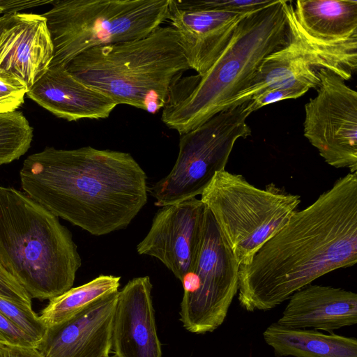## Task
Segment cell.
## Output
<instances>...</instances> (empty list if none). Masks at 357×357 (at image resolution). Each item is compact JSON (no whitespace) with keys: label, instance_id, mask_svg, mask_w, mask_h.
<instances>
[{"label":"cell","instance_id":"obj_1","mask_svg":"<svg viewBox=\"0 0 357 357\" xmlns=\"http://www.w3.org/2000/svg\"><path fill=\"white\" fill-rule=\"evenodd\" d=\"M356 262L357 174L349 173L296 211L239 265V304L251 312L273 309L316 279Z\"/></svg>","mask_w":357,"mask_h":357},{"label":"cell","instance_id":"obj_2","mask_svg":"<svg viewBox=\"0 0 357 357\" xmlns=\"http://www.w3.org/2000/svg\"><path fill=\"white\" fill-rule=\"evenodd\" d=\"M30 198L94 236L126 228L148 200L147 176L128 153L46 147L20 172Z\"/></svg>","mask_w":357,"mask_h":357},{"label":"cell","instance_id":"obj_3","mask_svg":"<svg viewBox=\"0 0 357 357\" xmlns=\"http://www.w3.org/2000/svg\"><path fill=\"white\" fill-rule=\"evenodd\" d=\"M287 40L283 0L248 13L203 75L181 76L174 83L162 109V121L181 135L227 109L249 86L264 59Z\"/></svg>","mask_w":357,"mask_h":357},{"label":"cell","instance_id":"obj_4","mask_svg":"<svg viewBox=\"0 0 357 357\" xmlns=\"http://www.w3.org/2000/svg\"><path fill=\"white\" fill-rule=\"evenodd\" d=\"M65 68L116 105L153 114L163 108L172 86L190 69L178 33L171 26H160L139 39L90 49Z\"/></svg>","mask_w":357,"mask_h":357},{"label":"cell","instance_id":"obj_5","mask_svg":"<svg viewBox=\"0 0 357 357\" xmlns=\"http://www.w3.org/2000/svg\"><path fill=\"white\" fill-rule=\"evenodd\" d=\"M0 265L31 298L51 300L73 287L82 260L57 216L25 193L0 186Z\"/></svg>","mask_w":357,"mask_h":357},{"label":"cell","instance_id":"obj_6","mask_svg":"<svg viewBox=\"0 0 357 357\" xmlns=\"http://www.w3.org/2000/svg\"><path fill=\"white\" fill-rule=\"evenodd\" d=\"M41 14L53 47L50 67L90 49L139 39L167 21L169 0H53Z\"/></svg>","mask_w":357,"mask_h":357},{"label":"cell","instance_id":"obj_7","mask_svg":"<svg viewBox=\"0 0 357 357\" xmlns=\"http://www.w3.org/2000/svg\"><path fill=\"white\" fill-rule=\"evenodd\" d=\"M239 265L289 221L297 211L300 196L271 183L265 189L225 169L215 173L201 195Z\"/></svg>","mask_w":357,"mask_h":357},{"label":"cell","instance_id":"obj_8","mask_svg":"<svg viewBox=\"0 0 357 357\" xmlns=\"http://www.w3.org/2000/svg\"><path fill=\"white\" fill-rule=\"evenodd\" d=\"M249 100L221 111L180 135L179 151L170 172L149 192L162 207L201 195L215 173L224 170L235 142L251 135L246 119Z\"/></svg>","mask_w":357,"mask_h":357},{"label":"cell","instance_id":"obj_9","mask_svg":"<svg viewBox=\"0 0 357 357\" xmlns=\"http://www.w3.org/2000/svg\"><path fill=\"white\" fill-rule=\"evenodd\" d=\"M283 6L288 28L287 43L264 59L249 86L231 100L227 108L277 87L317 88V72L321 68L330 70L344 80L356 72L357 36L335 42L316 39L298 22L291 1L283 0Z\"/></svg>","mask_w":357,"mask_h":357},{"label":"cell","instance_id":"obj_10","mask_svg":"<svg viewBox=\"0 0 357 357\" xmlns=\"http://www.w3.org/2000/svg\"><path fill=\"white\" fill-rule=\"evenodd\" d=\"M238 262L206 208L195 263L181 280L183 296L179 314L185 330L204 334L223 324L238 292Z\"/></svg>","mask_w":357,"mask_h":357},{"label":"cell","instance_id":"obj_11","mask_svg":"<svg viewBox=\"0 0 357 357\" xmlns=\"http://www.w3.org/2000/svg\"><path fill=\"white\" fill-rule=\"evenodd\" d=\"M317 94L305 105L304 136L331 166L357 171V93L321 68Z\"/></svg>","mask_w":357,"mask_h":357},{"label":"cell","instance_id":"obj_12","mask_svg":"<svg viewBox=\"0 0 357 357\" xmlns=\"http://www.w3.org/2000/svg\"><path fill=\"white\" fill-rule=\"evenodd\" d=\"M206 207L193 197L162 206L137 245L139 255L160 260L179 280L194 266L202 242Z\"/></svg>","mask_w":357,"mask_h":357},{"label":"cell","instance_id":"obj_13","mask_svg":"<svg viewBox=\"0 0 357 357\" xmlns=\"http://www.w3.org/2000/svg\"><path fill=\"white\" fill-rule=\"evenodd\" d=\"M248 13L211 9L200 1L169 0L167 21L178 33L190 69L203 75Z\"/></svg>","mask_w":357,"mask_h":357},{"label":"cell","instance_id":"obj_14","mask_svg":"<svg viewBox=\"0 0 357 357\" xmlns=\"http://www.w3.org/2000/svg\"><path fill=\"white\" fill-rule=\"evenodd\" d=\"M149 276L130 280L118 292L112 329L114 357H162Z\"/></svg>","mask_w":357,"mask_h":357},{"label":"cell","instance_id":"obj_15","mask_svg":"<svg viewBox=\"0 0 357 357\" xmlns=\"http://www.w3.org/2000/svg\"><path fill=\"white\" fill-rule=\"evenodd\" d=\"M53 54L47 20L41 15L13 14L0 33V73L28 91L48 70Z\"/></svg>","mask_w":357,"mask_h":357},{"label":"cell","instance_id":"obj_16","mask_svg":"<svg viewBox=\"0 0 357 357\" xmlns=\"http://www.w3.org/2000/svg\"><path fill=\"white\" fill-rule=\"evenodd\" d=\"M118 291L96 301L66 321L48 328L38 346L43 357H109Z\"/></svg>","mask_w":357,"mask_h":357},{"label":"cell","instance_id":"obj_17","mask_svg":"<svg viewBox=\"0 0 357 357\" xmlns=\"http://www.w3.org/2000/svg\"><path fill=\"white\" fill-rule=\"evenodd\" d=\"M26 96L56 116L68 121L106 119L117 105L77 79L65 67H50Z\"/></svg>","mask_w":357,"mask_h":357},{"label":"cell","instance_id":"obj_18","mask_svg":"<svg viewBox=\"0 0 357 357\" xmlns=\"http://www.w3.org/2000/svg\"><path fill=\"white\" fill-rule=\"evenodd\" d=\"M288 300L277 322L280 325L333 333L357 324V294L353 291L310 284Z\"/></svg>","mask_w":357,"mask_h":357},{"label":"cell","instance_id":"obj_19","mask_svg":"<svg viewBox=\"0 0 357 357\" xmlns=\"http://www.w3.org/2000/svg\"><path fill=\"white\" fill-rule=\"evenodd\" d=\"M277 357H357V339L314 329L286 327L276 323L263 333Z\"/></svg>","mask_w":357,"mask_h":357},{"label":"cell","instance_id":"obj_20","mask_svg":"<svg viewBox=\"0 0 357 357\" xmlns=\"http://www.w3.org/2000/svg\"><path fill=\"white\" fill-rule=\"evenodd\" d=\"M295 17L313 38L327 42L357 36L356 0H298Z\"/></svg>","mask_w":357,"mask_h":357},{"label":"cell","instance_id":"obj_21","mask_svg":"<svg viewBox=\"0 0 357 357\" xmlns=\"http://www.w3.org/2000/svg\"><path fill=\"white\" fill-rule=\"evenodd\" d=\"M121 277L100 275L90 282L72 287L51 300L40 317L48 328L70 319L88 306L119 291Z\"/></svg>","mask_w":357,"mask_h":357},{"label":"cell","instance_id":"obj_22","mask_svg":"<svg viewBox=\"0 0 357 357\" xmlns=\"http://www.w3.org/2000/svg\"><path fill=\"white\" fill-rule=\"evenodd\" d=\"M33 131L21 112L0 114V165L19 159L28 151Z\"/></svg>","mask_w":357,"mask_h":357},{"label":"cell","instance_id":"obj_23","mask_svg":"<svg viewBox=\"0 0 357 357\" xmlns=\"http://www.w3.org/2000/svg\"><path fill=\"white\" fill-rule=\"evenodd\" d=\"M0 313L29 336L37 347L45 338L48 328L31 307L0 297Z\"/></svg>","mask_w":357,"mask_h":357},{"label":"cell","instance_id":"obj_24","mask_svg":"<svg viewBox=\"0 0 357 357\" xmlns=\"http://www.w3.org/2000/svg\"><path fill=\"white\" fill-rule=\"evenodd\" d=\"M27 92V88L20 82L0 73V114L17 111Z\"/></svg>","mask_w":357,"mask_h":357},{"label":"cell","instance_id":"obj_25","mask_svg":"<svg viewBox=\"0 0 357 357\" xmlns=\"http://www.w3.org/2000/svg\"><path fill=\"white\" fill-rule=\"evenodd\" d=\"M306 86H289L277 87L263 91L249 100L248 109L252 113L268 105L287 99L297 98L308 90Z\"/></svg>","mask_w":357,"mask_h":357},{"label":"cell","instance_id":"obj_26","mask_svg":"<svg viewBox=\"0 0 357 357\" xmlns=\"http://www.w3.org/2000/svg\"><path fill=\"white\" fill-rule=\"evenodd\" d=\"M0 297L31 307V298L24 289L0 265Z\"/></svg>","mask_w":357,"mask_h":357},{"label":"cell","instance_id":"obj_27","mask_svg":"<svg viewBox=\"0 0 357 357\" xmlns=\"http://www.w3.org/2000/svg\"><path fill=\"white\" fill-rule=\"evenodd\" d=\"M0 340L3 343L36 347L33 340L0 313Z\"/></svg>","mask_w":357,"mask_h":357},{"label":"cell","instance_id":"obj_28","mask_svg":"<svg viewBox=\"0 0 357 357\" xmlns=\"http://www.w3.org/2000/svg\"><path fill=\"white\" fill-rule=\"evenodd\" d=\"M53 0H0V14H15L29 8L51 3Z\"/></svg>","mask_w":357,"mask_h":357},{"label":"cell","instance_id":"obj_29","mask_svg":"<svg viewBox=\"0 0 357 357\" xmlns=\"http://www.w3.org/2000/svg\"><path fill=\"white\" fill-rule=\"evenodd\" d=\"M0 357H43L36 347L0 343Z\"/></svg>","mask_w":357,"mask_h":357},{"label":"cell","instance_id":"obj_30","mask_svg":"<svg viewBox=\"0 0 357 357\" xmlns=\"http://www.w3.org/2000/svg\"><path fill=\"white\" fill-rule=\"evenodd\" d=\"M13 14H5L0 17V33Z\"/></svg>","mask_w":357,"mask_h":357},{"label":"cell","instance_id":"obj_31","mask_svg":"<svg viewBox=\"0 0 357 357\" xmlns=\"http://www.w3.org/2000/svg\"><path fill=\"white\" fill-rule=\"evenodd\" d=\"M109 357H111V356H109Z\"/></svg>","mask_w":357,"mask_h":357}]
</instances>
